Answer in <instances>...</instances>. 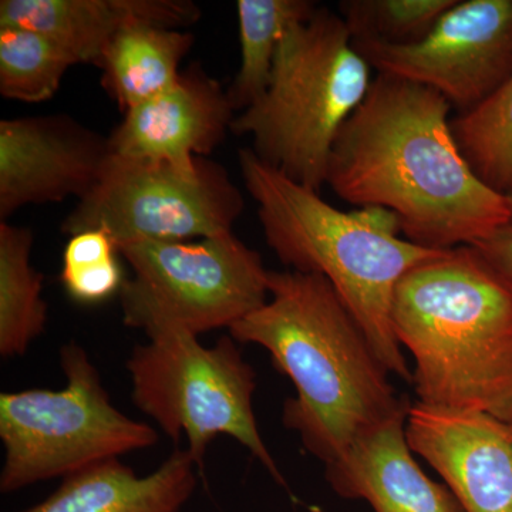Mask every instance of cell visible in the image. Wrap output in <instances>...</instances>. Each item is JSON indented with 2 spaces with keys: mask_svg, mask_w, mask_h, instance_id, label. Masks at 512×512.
<instances>
[{
  "mask_svg": "<svg viewBox=\"0 0 512 512\" xmlns=\"http://www.w3.org/2000/svg\"><path fill=\"white\" fill-rule=\"evenodd\" d=\"M453 109L430 87L376 73L340 130L326 184L356 207L393 212L421 248L476 245L510 224V200L484 184L461 154Z\"/></svg>",
  "mask_w": 512,
  "mask_h": 512,
  "instance_id": "1",
  "label": "cell"
},
{
  "mask_svg": "<svg viewBox=\"0 0 512 512\" xmlns=\"http://www.w3.org/2000/svg\"><path fill=\"white\" fill-rule=\"evenodd\" d=\"M269 301L229 329L238 343L261 346L296 396L282 421L325 466L365 431L409 413L365 330L328 279L269 271Z\"/></svg>",
  "mask_w": 512,
  "mask_h": 512,
  "instance_id": "2",
  "label": "cell"
},
{
  "mask_svg": "<svg viewBox=\"0 0 512 512\" xmlns=\"http://www.w3.org/2000/svg\"><path fill=\"white\" fill-rule=\"evenodd\" d=\"M393 332L414 359L419 402L512 421V288L473 245L400 279Z\"/></svg>",
  "mask_w": 512,
  "mask_h": 512,
  "instance_id": "3",
  "label": "cell"
},
{
  "mask_svg": "<svg viewBox=\"0 0 512 512\" xmlns=\"http://www.w3.org/2000/svg\"><path fill=\"white\" fill-rule=\"evenodd\" d=\"M238 160L268 247L291 271L328 279L390 375L412 383L393 332L394 289L410 269L443 251L400 237L399 220L384 208L338 210L319 192L262 163L251 148H241Z\"/></svg>",
  "mask_w": 512,
  "mask_h": 512,
  "instance_id": "4",
  "label": "cell"
},
{
  "mask_svg": "<svg viewBox=\"0 0 512 512\" xmlns=\"http://www.w3.org/2000/svg\"><path fill=\"white\" fill-rule=\"evenodd\" d=\"M373 72L342 16L319 6L288 30L268 89L235 116L231 131L251 137L262 163L320 192L336 138L369 93Z\"/></svg>",
  "mask_w": 512,
  "mask_h": 512,
  "instance_id": "5",
  "label": "cell"
},
{
  "mask_svg": "<svg viewBox=\"0 0 512 512\" xmlns=\"http://www.w3.org/2000/svg\"><path fill=\"white\" fill-rule=\"evenodd\" d=\"M60 366L66 376L62 390L0 394L3 494L53 478L64 480L153 447L160 439L150 424L116 409L99 370L79 343L70 342L60 349Z\"/></svg>",
  "mask_w": 512,
  "mask_h": 512,
  "instance_id": "6",
  "label": "cell"
},
{
  "mask_svg": "<svg viewBox=\"0 0 512 512\" xmlns=\"http://www.w3.org/2000/svg\"><path fill=\"white\" fill-rule=\"evenodd\" d=\"M127 370L137 409L177 443L187 437L197 466L215 437L224 434L247 447L285 485L256 424L254 369L231 336L207 348L191 333H161L131 352Z\"/></svg>",
  "mask_w": 512,
  "mask_h": 512,
  "instance_id": "7",
  "label": "cell"
},
{
  "mask_svg": "<svg viewBox=\"0 0 512 512\" xmlns=\"http://www.w3.org/2000/svg\"><path fill=\"white\" fill-rule=\"evenodd\" d=\"M133 276L121 286L123 322L148 339L231 329L268 301L269 269L234 234L198 241H143L117 249Z\"/></svg>",
  "mask_w": 512,
  "mask_h": 512,
  "instance_id": "8",
  "label": "cell"
},
{
  "mask_svg": "<svg viewBox=\"0 0 512 512\" xmlns=\"http://www.w3.org/2000/svg\"><path fill=\"white\" fill-rule=\"evenodd\" d=\"M244 210V195L224 165L208 158L188 168L110 154L99 181L60 229L70 237L100 229L119 249L228 234Z\"/></svg>",
  "mask_w": 512,
  "mask_h": 512,
  "instance_id": "9",
  "label": "cell"
},
{
  "mask_svg": "<svg viewBox=\"0 0 512 512\" xmlns=\"http://www.w3.org/2000/svg\"><path fill=\"white\" fill-rule=\"evenodd\" d=\"M353 45L376 73L430 87L464 113L512 73V0H456L412 45Z\"/></svg>",
  "mask_w": 512,
  "mask_h": 512,
  "instance_id": "10",
  "label": "cell"
},
{
  "mask_svg": "<svg viewBox=\"0 0 512 512\" xmlns=\"http://www.w3.org/2000/svg\"><path fill=\"white\" fill-rule=\"evenodd\" d=\"M109 138L66 114L0 121V220L28 205L82 200L109 160Z\"/></svg>",
  "mask_w": 512,
  "mask_h": 512,
  "instance_id": "11",
  "label": "cell"
},
{
  "mask_svg": "<svg viewBox=\"0 0 512 512\" xmlns=\"http://www.w3.org/2000/svg\"><path fill=\"white\" fill-rule=\"evenodd\" d=\"M406 439L464 511L512 512V421L417 402L407 416Z\"/></svg>",
  "mask_w": 512,
  "mask_h": 512,
  "instance_id": "12",
  "label": "cell"
},
{
  "mask_svg": "<svg viewBox=\"0 0 512 512\" xmlns=\"http://www.w3.org/2000/svg\"><path fill=\"white\" fill-rule=\"evenodd\" d=\"M234 113L227 90L200 63H192L165 92L124 113L107 137L110 151L194 167L221 146Z\"/></svg>",
  "mask_w": 512,
  "mask_h": 512,
  "instance_id": "13",
  "label": "cell"
},
{
  "mask_svg": "<svg viewBox=\"0 0 512 512\" xmlns=\"http://www.w3.org/2000/svg\"><path fill=\"white\" fill-rule=\"evenodd\" d=\"M409 413L365 431L325 466L332 490L375 512H466L447 485L421 470L406 439Z\"/></svg>",
  "mask_w": 512,
  "mask_h": 512,
  "instance_id": "14",
  "label": "cell"
},
{
  "mask_svg": "<svg viewBox=\"0 0 512 512\" xmlns=\"http://www.w3.org/2000/svg\"><path fill=\"white\" fill-rule=\"evenodd\" d=\"M201 19L190 0H2L0 26L36 30L72 55L97 66L121 30L136 23L188 29Z\"/></svg>",
  "mask_w": 512,
  "mask_h": 512,
  "instance_id": "15",
  "label": "cell"
},
{
  "mask_svg": "<svg viewBox=\"0 0 512 512\" xmlns=\"http://www.w3.org/2000/svg\"><path fill=\"white\" fill-rule=\"evenodd\" d=\"M195 467L187 448L144 477L116 458L64 478L55 493L22 512H180L197 487Z\"/></svg>",
  "mask_w": 512,
  "mask_h": 512,
  "instance_id": "16",
  "label": "cell"
},
{
  "mask_svg": "<svg viewBox=\"0 0 512 512\" xmlns=\"http://www.w3.org/2000/svg\"><path fill=\"white\" fill-rule=\"evenodd\" d=\"M187 29L136 23L111 40L96 67L101 87L121 113L146 103L173 86L181 63L194 45Z\"/></svg>",
  "mask_w": 512,
  "mask_h": 512,
  "instance_id": "17",
  "label": "cell"
},
{
  "mask_svg": "<svg viewBox=\"0 0 512 512\" xmlns=\"http://www.w3.org/2000/svg\"><path fill=\"white\" fill-rule=\"evenodd\" d=\"M33 232L0 222V355L23 356L43 332V275L32 265Z\"/></svg>",
  "mask_w": 512,
  "mask_h": 512,
  "instance_id": "18",
  "label": "cell"
},
{
  "mask_svg": "<svg viewBox=\"0 0 512 512\" xmlns=\"http://www.w3.org/2000/svg\"><path fill=\"white\" fill-rule=\"evenodd\" d=\"M318 8L311 0H238L241 64L227 89L235 111L247 110L264 96L282 39Z\"/></svg>",
  "mask_w": 512,
  "mask_h": 512,
  "instance_id": "19",
  "label": "cell"
},
{
  "mask_svg": "<svg viewBox=\"0 0 512 512\" xmlns=\"http://www.w3.org/2000/svg\"><path fill=\"white\" fill-rule=\"evenodd\" d=\"M451 130L477 177L505 197L512 194V73L483 103L458 113Z\"/></svg>",
  "mask_w": 512,
  "mask_h": 512,
  "instance_id": "20",
  "label": "cell"
},
{
  "mask_svg": "<svg viewBox=\"0 0 512 512\" xmlns=\"http://www.w3.org/2000/svg\"><path fill=\"white\" fill-rule=\"evenodd\" d=\"M67 50L36 30L0 26V94L23 103L53 99L74 66Z\"/></svg>",
  "mask_w": 512,
  "mask_h": 512,
  "instance_id": "21",
  "label": "cell"
},
{
  "mask_svg": "<svg viewBox=\"0 0 512 512\" xmlns=\"http://www.w3.org/2000/svg\"><path fill=\"white\" fill-rule=\"evenodd\" d=\"M456 0H345L339 15L353 42L412 45L433 29Z\"/></svg>",
  "mask_w": 512,
  "mask_h": 512,
  "instance_id": "22",
  "label": "cell"
},
{
  "mask_svg": "<svg viewBox=\"0 0 512 512\" xmlns=\"http://www.w3.org/2000/svg\"><path fill=\"white\" fill-rule=\"evenodd\" d=\"M116 244L100 229L73 235L63 251L60 281L73 301L94 305L120 293L126 279Z\"/></svg>",
  "mask_w": 512,
  "mask_h": 512,
  "instance_id": "23",
  "label": "cell"
},
{
  "mask_svg": "<svg viewBox=\"0 0 512 512\" xmlns=\"http://www.w3.org/2000/svg\"><path fill=\"white\" fill-rule=\"evenodd\" d=\"M473 247L512 288V221Z\"/></svg>",
  "mask_w": 512,
  "mask_h": 512,
  "instance_id": "24",
  "label": "cell"
},
{
  "mask_svg": "<svg viewBox=\"0 0 512 512\" xmlns=\"http://www.w3.org/2000/svg\"><path fill=\"white\" fill-rule=\"evenodd\" d=\"M508 200H510V204H511V208H512V194L510 195V197H508Z\"/></svg>",
  "mask_w": 512,
  "mask_h": 512,
  "instance_id": "25",
  "label": "cell"
}]
</instances>
